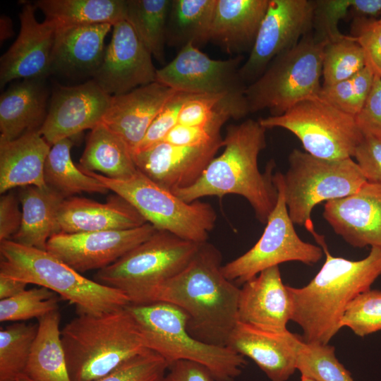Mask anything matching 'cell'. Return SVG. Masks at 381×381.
Wrapping results in <instances>:
<instances>
[{
  "mask_svg": "<svg viewBox=\"0 0 381 381\" xmlns=\"http://www.w3.org/2000/svg\"><path fill=\"white\" fill-rule=\"evenodd\" d=\"M73 145L71 139L66 138L52 145L44 166L47 185L64 198L83 192L107 193L104 185L75 165L71 154Z\"/></svg>",
  "mask_w": 381,
  "mask_h": 381,
  "instance_id": "obj_34",
  "label": "cell"
},
{
  "mask_svg": "<svg viewBox=\"0 0 381 381\" xmlns=\"http://www.w3.org/2000/svg\"><path fill=\"white\" fill-rule=\"evenodd\" d=\"M351 33L363 51L366 66L381 78V24L378 20L354 17Z\"/></svg>",
  "mask_w": 381,
  "mask_h": 381,
  "instance_id": "obj_43",
  "label": "cell"
},
{
  "mask_svg": "<svg viewBox=\"0 0 381 381\" xmlns=\"http://www.w3.org/2000/svg\"><path fill=\"white\" fill-rule=\"evenodd\" d=\"M298 335L260 329L237 322L226 346L253 361L271 381H286L297 370Z\"/></svg>",
  "mask_w": 381,
  "mask_h": 381,
  "instance_id": "obj_23",
  "label": "cell"
},
{
  "mask_svg": "<svg viewBox=\"0 0 381 381\" xmlns=\"http://www.w3.org/2000/svg\"><path fill=\"white\" fill-rule=\"evenodd\" d=\"M79 167L114 179H127L138 171L131 148L102 123L91 130Z\"/></svg>",
  "mask_w": 381,
  "mask_h": 381,
  "instance_id": "obj_30",
  "label": "cell"
},
{
  "mask_svg": "<svg viewBox=\"0 0 381 381\" xmlns=\"http://www.w3.org/2000/svg\"><path fill=\"white\" fill-rule=\"evenodd\" d=\"M51 147L39 131L0 141V193L17 187H47L44 166Z\"/></svg>",
  "mask_w": 381,
  "mask_h": 381,
  "instance_id": "obj_26",
  "label": "cell"
},
{
  "mask_svg": "<svg viewBox=\"0 0 381 381\" xmlns=\"http://www.w3.org/2000/svg\"><path fill=\"white\" fill-rule=\"evenodd\" d=\"M134 319L147 347L160 355L168 366L190 361L206 367L217 381H235L247 362L227 346L206 344L187 330L188 317L180 308L157 301L126 307Z\"/></svg>",
  "mask_w": 381,
  "mask_h": 381,
  "instance_id": "obj_6",
  "label": "cell"
},
{
  "mask_svg": "<svg viewBox=\"0 0 381 381\" xmlns=\"http://www.w3.org/2000/svg\"><path fill=\"white\" fill-rule=\"evenodd\" d=\"M327 42L311 31L276 56L246 87L249 113L267 109L270 116H279L303 100L319 97Z\"/></svg>",
  "mask_w": 381,
  "mask_h": 381,
  "instance_id": "obj_8",
  "label": "cell"
},
{
  "mask_svg": "<svg viewBox=\"0 0 381 381\" xmlns=\"http://www.w3.org/2000/svg\"><path fill=\"white\" fill-rule=\"evenodd\" d=\"M171 0H127L126 20L152 57L164 63V45Z\"/></svg>",
  "mask_w": 381,
  "mask_h": 381,
  "instance_id": "obj_35",
  "label": "cell"
},
{
  "mask_svg": "<svg viewBox=\"0 0 381 381\" xmlns=\"http://www.w3.org/2000/svg\"><path fill=\"white\" fill-rule=\"evenodd\" d=\"M16 381H35L25 375L20 376Z\"/></svg>",
  "mask_w": 381,
  "mask_h": 381,
  "instance_id": "obj_53",
  "label": "cell"
},
{
  "mask_svg": "<svg viewBox=\"0 0 381 381\" xmlns=\"http://www.w3.org/2000/svg\"><path fill=\"white\" fill-rule=\"evenodd\" d=\"M283 174L285 201L294 224L314 226L311 213L322 202L356 193L367 181L352 157L325 159L294 149Z\"/></svg>",
  "mask_w": 381,
  "mask_h": 381,
  "instance_id": "obj_10",
  "label": "cell"
},
{
  "mask_svg": "<svg viewBox=\"0 0 381 381\" xmlns=\"http://www.w3.org/2000/svg\"><path fill=\"white\" fill-rule=\"evenodd\" d=\"M313 28L316 35L327 40L341 37L339 23L351 13L354 0L315 1Z\"/></svg>",
  "mask_w": 381,
  "mask_h": 381,
  "instance_id": "obj_44",
  "label": "cell"
},
{
  "mask_svg": "<svg viewBox=\"0 0 381 381\" xmlns=\"http://www.w3.org/2000/svg\"><path fill=\"white\" fill-rule=\"evenodd\" d=\"M374 78V73L366 66L349 79L332 85L322 86L319 97L355 117L371 90Z\"/></svg>",
  "mask_w": 381,
  "mask_h": 381,
  "instance_id": "obj_39",
  "label": "cell"
},
{
  "mask_svg": "<svg viewBox=\"0 0 381 381\" xmlns=\"http://www.w3.org/2000/svg\"><path fill=\"white\" fill-rule=\"evenodd\" d=\"M269 0H217L210 40L226 52H250Z\"/></svg>",
  "mask_w": 381,
  "mask_h": 381,
  "instance_id": "obj_25",
  "label": "cell"
},
{
  "mask_svg": "<svg viewBox=\"0 0 381 381\" xmlns=\"http://www.w3.org/2000/svg\"><path fill=\"white\" fill-rule=\"evenodd\" d=\"M221 263L219 250L202 243L190 263L156 289L152 303L176 306L186 313L187 330L194 338L226 346L238 322L240 288L225 277Z\"/></svg>",
  "mask_w": 381,
  "mask_h": 381,
  "instance_id": "obj_2",
  "label": "cell"
},
{
  "mask_svg": "<svg viewBox=\"0 0 381 381\" xmlns=\"http://www.w3.org/2000/svg\"><path fill=\"white\" fill-rule=\"evenodd\" d=\"M366 66L363 51L351 35L327 40L322 59V86L350 78Z\"/></svg>",
  "mask_w": 381,
  "mask_h": 381,
  "instance_id": "obj_37",
  "label": "cell"
},
{
  "mask_svg": "<svg viewBox=\"0 0 381 381\" xmlns=\"http://www.w3.org/2000/svg\"><path fill=\"white\" fill-rule=\"evenodd\" d=\"M0 275L52 291L78 315H102L131 304L121 291L83 277L47 250L6 240L0 242Z\"/></svg>",
  "mask_w": 381,
  "mask_h": 381,
  "instance_id": "obj_5",
  "label": "cell"
},
{
  "mask_svg": "<svg viewBox=\"0 0 381 381\" xmlns=\"http://www.w3.org/2000/svg\"><path fill=\"white\" fill-rule=\"evenodd\" d=\"M315 4L312 0H269L254 44L239 70L246 85L260 77L276 56L312 31Z\"/></svg>",
  "mask_w": 381,
  "mask_h": 381,
  "instance_id": "obj_13",
  "label": "cell"
},
{
  "mask_svg": "<svg viewBox=\"0 0 381 381\" xmlns=\"http://www.w3.org/2000/svg\"><path fill=\"white\" fill-rule=\"evenodd\" d=\"M202 243L157 230L117 261L98 270L95 281L121 291L131 304L150 303L156 289L181 272Z\"/></svg>",
  "mask_w": 381,
  "mask_h": 381,
  "instance_id": "obj_7",
  "label": "cell"
},
{
  "mask_svg": "<svg viewBox=\"0 0 381 381\" xmlns=\"http://www.w3.org/2000/svg\"><path fill=\"white\" fill-rule=\"evenodd\" d=\"M220 131L219 128L212 127L186 126L176 124L163 141L176 145H205L221 138Z\"/></svg>",
  "mask_w": 381,
  "mask_h": 381,
  "instance_id": "obj_48",
  "label": "cell"
},
{
  "mask_svg": "<svg viewBox=\"0 0 381 381\" xmlns=\"http://www.w3.org/2000/svg\"><path fill=\"white\" fill-rule=\"evenodd\" d=\"M344 327L361 337L381 330V291L370 289L353 298L341 320Z\"/></svg>",
  "mask_w": 381,
  "mask_h": 381,
  "instance_id": "obj_41",
  "label": "cell"
},
{
  "mask_svg": "<svg viewBox=\"0 0 381 381\" xmlns=\"http://www.w3.org/2000/svg\"><path fill=\"white\" fill-rule=\"evenodd\" d=\"M58 298L54 292L45 287L25 289L13 297L0 301V321L39 319L59 310Z\"/></svg>",
  "mask_w": 381,
  "mask_h": 381,
  "instance_id": "obj_40",
  "label": "cell"
},
{
  "mask_svg": "<svg viewBox=\"0 0 381 381\" xmlns=\"http://www.w3.org/2000/svg\"><path fill=\"white\" fill-rule=\"evenodd\" d=\"M157 229L150 223L130 229L59 233L47 250L79 273L105 268L149 238Z\"/></svg>",
  "mask_w": 381,
  "mask_h": 381,
  "instance_id": "obj_15",
  "label": "cell"
},
{
  "mask_svg": "<svg viewBox=\"0 0 381 381\" xmlns=\"http://www.w3.org/2000/svg\"><path fill=\"white\" fill-rule=\"evenodd\" d=\"M273 181L277 200L261 237L250 250L222 267L225 277L236 284H243L262 271L286 262L313 265L322 257L321 247L303 241L295 231L285 201L283 174H274Z\"/></svg>",
  "mask_w": 381,
  "mask_h": 381,
  "instance_id": "obj_12",
  "label": "cell"
},
{
  "mask_svg": "<svg viewBox=\"0 0 381 381\" xmlns=\"http://www.w3.org/2000/svg\"><path fill=\"white\" fill-rule=\"evenodd\" d=\"M23 213L17 197L12 192L1 194L0 198V242L11 240L18 231Z\"/></svg>",
  "mask_w": 381,
  "mask_h": 381,
  "instance_id": "obj_49",
  "label": "cell"
},
{
  "mask_svg": "<svg viewBox=\"0 0 381 381\" xmlns=\"http://www.w3.org/2000/svg\"><path fill=\"white\" fill-rule=\"evenodd\" d=\"M61 315L54 310L38 319L25 375L35 381H71L59 329Z\"/></svg>",
  "mask_w": 381,
  "mask_h": 381,
  "instance_id": "obj_31",
  "label": "cell"
},
{
  "mask_svg": "<svg viewBox=\"0 0 381 381\" xmlns=\"http://www.w3.org/2000/svg\"><path fill=\"white\" fill-rule=\"evenodd\" d=\"M127 0H39L35 3L45 20L56 28L108 23L126 19Z\"/></svg>",
  "mask_w": 381,
  "mask_h": 381,
  "instance_id": "obj_32",
  "label": "cell"
},
{
  "mask_svg": "<svg viewBox=\"0 0 381 381\" xmlns=\"http://www.w3.org/2000/svg\"><path fill=\"white\" fill-rule=\"evenodd\" d=\"M322 215L351 246L381 248V185L366 181L356 193L325 202Z\"/></svg>",
  "mask_w": 381,
  "mask_h": 381,
  "instance_id": "obj_20",
  "label": "cell"
},
{
  "mask_svg": "<svg viewBox=\"0 0 381 381\" xmlns=\"http://www.w3.org/2000/svg\"><path fill=\"white\" fill-rule=\"evenodd\" d=\"M191 95L194 94L176 92L155 118L143 140L133 152L162 142L169 131L178 123L181 109Z\"/></svg>",
  "mask_w": 381,
  "mask_h": 381,
  "instance_id": "obj_45",
  "label": "cell"
},
{
  "mask_svg": "<svg viewBox=\"0 0 381 381\" xmlns=\"http://www.w3.org/2000/svg\"><path fill=\"white\" fill-rule=\"evenodd\" d=\"M378 21H379L380 23L381 24V17L378 19Z\"/></svg>",
  "mask_w": 381,
  "mask_h": 381,
  "instance_id": "obj_55",
  "label": "cell"
},
{
  "mask_svg": "<svg viewBox=\"0 0 381 381\" xmlns=\"http://www.w3.org/2000/svg\"><path fill=\"white\" fill-rule=\"evenodd\" d=\"M168 364L156 352L147 351L126 361L96 381H163Z\"/></svg>",
  "mask_w": 381,
  "mask_h": 381,
  "instance_id": "obj_42",
  "label": "cell"
},
{
  "mask_svg": "<svg viewBox=\"0 0 381 381\" xmlns=\"http://www.w3.org/2000/svg\"><path fill=\"white\" fill-rule=\"evenodd\" d=\"M243 57L213 59L188 43L162 68L157 69L156 81L182 92L194 95L243 94L246 85L239 70Z\"/></svg>",
  "mask_w": 381,
  "mask_h": 381,
  "instance_id": "obj_14",
  "label": "cell"
},
{
  "mask_svg": "<svg viewBox=\"0 0 381 381\" xmlns=\"http://www.w3.org/2000/svg\"><path fill=\"white\" fill-rule=\"evenodd\" d=\"M356 122L363 135L381 140V78L375 75L371 90L360 111L355 116Z\"/></svg>",
  "mask_w": 381,
  "mask_h": 381,
  "instance_id": "obj_46",
  "label": "cell"
},
{
  "mask_svg": "<svg viewBox=\"0 0 381 381\" xmlns=\"http://www.w3.org/2000/svg\"><path fill=\"white\" fill-rule=\"evenodd\" d=\"M38 325L15 322L0 331V381L25 375Z\"/></svg>",
  "mask_w": 381,
  "mask_h": 381,
  "instance_id": "obj_36",
  "label": "cell"
},
{
  "mask_svg": "<svg viewBox=\"0 0 381 381\" xmlns=\"http://www.w3.org/2000/svg\"><path fill=\"white\" fill-rule=\"evenodd\" d=\"M18 199L22 205V222L11 241L47 250L49 238L60 233L58 214L66 198L48 186H29L21 188Z\"/></svg>",
  "mask_w": 381,
  "mask_h": 381,
  "instance_id": "obj_29",
  "label": "cell"
},
{
  "mask_svg": "<svg viewBox=\"0 0 381 381\" xmlns=\"http://www.w3.org/2000/svg\"><path fill=\"white\" fill-rule=\"evenodd\" d=\"M35 9L27 2L19 13V34L0 59L1 87L16 80H44L53 73L56 27L47 20L38 22Z\"/></svg>",
  "mask_w": 381,
  "mask_h": 381,
  "instance_id": "obj_18",
  "label": "cell"
},
{
  "mask_svg": "<svg viewBox=\"0 0 381 381\" xmlns=\"http://www.w3.org/2000/svg\"><path fill=\"white\" fill-rule=\"evenodd\" d=\"M71 381H96L149 349L126 308L78 315L61 331Z\"/></svg>",
  "mask_w": 381,
  "mask_h": 381,
  "instance_id": "obj_4",
  "label": "cell"
},
{
  "mask_svg": "<svg viewBox=\"0 0 381 381\" xmlns=\"http://www.w3.org/2000/svg\"><path fill=\"white\" fill-rule=\"evenodd\" d=\"M82 170L128 201L157 230L198 243L207 241L217 219L210 204L199 200L186 202L139 170L125 179Z\"/></svg>",
  "mask_w": 381,
  "mask_h": 381,
  "instance_id": "obj_9",
  "label": "cell"
},
{
  "mask_svg": "<svg viewBox=\"0 0 381 381\" xmlns=\"http://www.w3.org/2000/svg\"><path fill=\"white\" fill-rule=\"evenodd\" d=\"M112 27L102 23L56 28L53 72L93 75L102 64L104 39Z\"/></svg>",
  "mask_w": 381,
  "mask_h": 381,
  "instance_id": "obj_28",
  "label": "cell"
},
{
  "mask_svg": "<svg viewBox=\"0 0 381 381\" xmlns=\"http://www.w3.org/2000/svg\"><path fill=\"white\" fill-rule=\"evenodd\" d=\"M163 381H217L204 365L190 361H177L168 366Z\"/></svg>",
  "mask_w": 381,
  "mask_h": 381,
  "instance_id": "obj_50",
  "label": "cell"
},
{
  "mask_svg": "<svg viewBox=\"0 0 381 381\" xmlns=\"http://www.w3.org/2000/svg\"><path fill=\"white\" fill-rule=\"evenodd\" d=\"M292 301L279 266L267 268L240 288L238 321L262 330L283 333L291 320Z\"/></svg>",
  "mask_w": 381,
  "mask_h": 381,
  "instance_id": "obj_21",
  "label": "cell"
},
{
  "mask_svg": "<svg viewBox=\"0 0 381 381\" xmlns=\"http://www.w3.org/2000/svg\"><path fill=\"white\" fill-rule=\"evenodd\" d=\"M28 284L6 276L0 275L1 300L13 297L24 290Z\"/></svg>",
  "mask_w": 381,
  "mask_h": 381,
  "instance_id": "obj_51",
  "label": "cell"
},
{
  "mask_svg": "<svg viewBox=\"0 0 381 381\" xmlns=\"http://www.w3.org/2000/svg\"><path fill=\"white\" fill-rule=\"evenodd\" d=\"M223 147V138L200 146L160 142L133 152L137 169L172 192L193 185Z\"/></svg>",
  "mask_w": 381,
  "mask_h": 381,
  "instance_id": "obj_19",
  "label": "cell"
},
{
  "mask_svg": "<svg viewBox=\"0 0 381 381\" xmlns=\"http://www.w3.org/2000/svg\"><path fill=\"white\" fill-rule=\"evenodd\" d=\"M308 231L322 248L325 261L307 285H287L292 301L291 320L301 327L305 342L328 344L341 328V320L349 302L370 289L381 276V248L372 247L360 260L334 257L322 235L314 227Z\"/></svg>",
  "mask_w": 381,
  "mask_h": 381,
  "instance_id": "obj_1",
  "label": "cell"
},
{
  "mask_svg": "<svg viewBox=\"0 0 381 381\" xmlns=\"http://www.w3.org/2000/svg\"><path fill=\"white\" fill-rule=\"evenodd\" d=\"M296 368L301 376L317 381H354L337 358L334 346L306 343L299 335L296 341Z\"/></svg>",
  "mask_w": 381,
  "mask_h": 381,
  "instance_id": "obj_38",
  "label": "cell"
},
{
  "mask_svg": "<svg viewBox=\"0 0 381 381\" xmlns=\"http://www.w3.org/2000/svg\"><path fill=\"white\" fill-rule=\"evenodd\" d=\"M300 381H317V380L306 377V376H301Z\"/></svg>",
  "mask_w": 381,
  "mask_h": 381,
  "instance_id": "obj_54",
  "label": "cell"
},
{
  "mask_svg": "<svg viewBox=\"0 0 381 381\" xmlns=\"http://www.w3.org/2000/svg\"><path fill=\"white\" fill-rule=\"evenodd\" d=\"M13 35L12 24L11 19L6 16L1 17V42L9 38Z\"/></svg>",
  "mask_w": 381,
  "mask_h": 381,
  "instance_id": "obj_52",
  "label": "cell"
},
{
  "mask_svg": "<svg viewBox=\"0 0 381 381\" xmlns=\"http://www.w3.org/2000/svg\"><path fill=\"white\" fill-rule=\"evenodd\" d=\"M266 130L259 120L252 119L228 126L222 154L210 162L193 185L173 193L188 202L207 196L238 195L250 203L256 218L266 224L277 200L274 162L268 163L265 173L258 167L259 155L266 147Z\"/></svg>",
  "mask_w": 381,
  "mask_h": 381,
  "instance_id": "obj_3",
  "label": "cell"
},
{
  "mask_svg": "<svg viewBox=\"0 0 381 381\" xmlns=\"http://www.w3.org/2000/svg\"><path fill=\"white\" fill-rule=\"evenodd\" d=\"M152 56L131 25L122 20L112 27L111 41L93 80L111 96L156 81Z\"/></svg>",
  "mask_w": 381,
  "mask_h": 381,
  "instance_id": "obj_16",
  "label": "cell"
},
{
  "mask_svg": "<svg viewBox=\"0 0 381 381\" xmlns=\"http://www.w3.org/2000/svg\"><path fill=\"white\" fill-rule=\"evenodd\" d=\"M266 129L284 128L295 135L306 152L325 159L353 157L363 135L355 117L319 97L303 100L284 114L259 120Z\"/></svg>",
  "mask_w": 381,
  "mask_h": 381,
  "instance_id": "obj_11",
  "label": "cell"
},
{
  "mask_svg": "<svg viewBox=\"0 0 381 381\" xmlns=\"http://www.w3.org/2000/svg\"><path fill=\"white\" fill-rule=\"evenodd\" d=\"M217 0H171L167 23V43L198 47L210 41Z\"/></svg>",
  "mask_w": 381,
  "mask_h": 381,
  "instance_id": "obj_33",
  "label": "cell"
},
{
  "mask_svg": "<svg viewBox=\"0 0 381 381\" xmlns=\"http://www.w3.org/2000/svg\"><path fill=\"white\" fill-rule=\"evenodd\" d=\"M111 99L94 80L74 86L58 85L39 133L52 146L92 130L101 123Z\"/></svg>",
  "mask_w": 381,
  "mask_h": 381,
  "instance_id": "obj_17",
  "label": "cell"
},
{
  "mask_svg": "<svg viewBox=\"0 0 381 381\" xmlns=\"http://www.w3.org/2000/svg\"><path fill=\"white\" fill-rule=\"evenodd\" d=\"M145 223L136 209L116 194L106 202L74 196L66 198L58 214L60 233L125 230Z\"/></svg>",
  "mask_w": 381,
  "mask_h": 381,
  "instance_id": "obj_24",
  "label": "cell"
},
{
  "mask_svg": "<svg viewBox=\"0 0 381 381\" xmlns=\"http://www.w3.org/2000/svg\"><path fill=\"white\" fill-rule=\"evenodd\" d=\"M43 80H21L1 95L0 141L40 131L48 111V93Z\"/></svg>",
  "mask_w": 381,
  "mask_h": 381,
  "instance_id": "obj_27",
  "label": "cell"
},
{
  "mask_svg": "<svg viewBox=\"0 0 381 381\" xmlns=\"http://www.w3.org/2000/svg\"><path fill=\"white\" fill-rule=\"evenodd\" d=\"M353 157L368 182L381 185V140L363 135Z\"/></svg>",
  "mask_w": 381,
  "mask_h": 381,
  "instance_id": "obj_47",
  "label": "cell"
},
{
  "mask_svg": "<svg viewBox=\"0 0 381 381\" xmlns=\"http://www.w3.org/2000/svg\"><path fill=\"white\" fill-rule=\"evenodd\" d=\"M176 92L155 81L111 96L101 123L119 135L133 152L155 118Z\"/></svg>",
  "mask_w": 381,
  "mask_h": 381,
  "instance_id": "obj_22",
  "label": "cell"
}]
</instances>
